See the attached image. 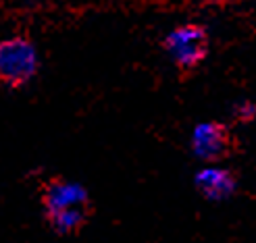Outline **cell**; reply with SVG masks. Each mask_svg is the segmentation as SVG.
Here are the masks:
<instances>
[{
  "mask_svg": "<svg viewBox=\"0 0 256 243\" xmlns=\"http://www.w3.org/2000/svg\"><path fill=\"white\" fill-rule=\"evenodd\" d=\"M38 71V52L25 37L0 42V83L19 87L28 83Z\"/></svg>",
  "mask_w": 256,
  "mask_h": 243,
  "instance_id": "cell-1",
  "label": "cell"
},
{
  "mask_svg": "<svg viewBox=\"0 0 256 243\" xmlns=\"http://www.w3.org/2000/svg\"><path fill=\"white\" fill-rule=\"evenodd\" d=\"M164 48L177 67L194 69L208 52V35L200 25H184L167 35Z\"/></svg>",
  "mask_w": 256,
  "mask_h": 243,
  "instance_id": "cell-2",
  "label": "cell"
},
{
  "mask_svg": "<svg viewBox=\"0 0 256 243\" xmlns=\"http://www.w3.org/2000/svg\"><path fill=\"white\" fill-rule=\"evenodd\" d=\"M92 214V208H67L44 214L52 231L58 235H75L88 225V219Z\"/></svg>",
  "mask_w": 256,
  "mask_h": 243,
  "instance_id": "cell-6",
  "label": "cell"
},
{
  "mask_svg": "<svg viewBox=\"0 0 256 243\" xmlns=\"http://www.w3.org/2000/svg\"><path fill=\"white\" fill-rule=\"evenodd\" d=\"M40 198H42L44 214L67 208H92L88 191L80 183L65 181V179H50L48 183H44Z\"/></svg>",
  "mask_w": 256,
  "mask_h": 243,
  "instance_id": "cell-4",
  "label": "cell"
},
{
  "mask_svg": "<svg viewBox=\"0 0 256 243\" xmlns=\"http://www.w3.org/2000/svg\"><path fill=\"white\" fill-rule=\"evenodd\" d=\"M238 112H242V114H240V119L250 121V119L254 117V106H252V104H244V106H242Z\"/></svg>",
  "mask_w": 256,
  "mask_h": 243,
  "instance_id": "cell-7",
  "label": "cell"
},
{
  "mask_svg": "<svg viewBox=\"0 0 256 243\" xmlns=\"http://www.w3.org/2000/svg\"><path fill=\"white\" fill-rule=\"evenodd\" d=\"M234 146L232 133L221 123H202L192 135V150L204 162H219L229 156Z\"/></svg>",
  "mask_w": 256,
  "mask_h": 243,
  "instance_id": "cell-3",
  "label": "cell"
},
{
  "mask_svg": "<svg viewBox=\"0 0 256 243\" xmlns=\"http://www.w3.org/2000/svg\"><path fill=\"white\" fill-rule=\"evenodd\" d=\"M196 187L208 200H225L236 191V179L225 169H204L196 175Z\"/></svg>",
  "mask_w": 256,
  "mask_h": 243,
  "instance_id": "cell-5",
  "label": "cell"
}]
</instances>
